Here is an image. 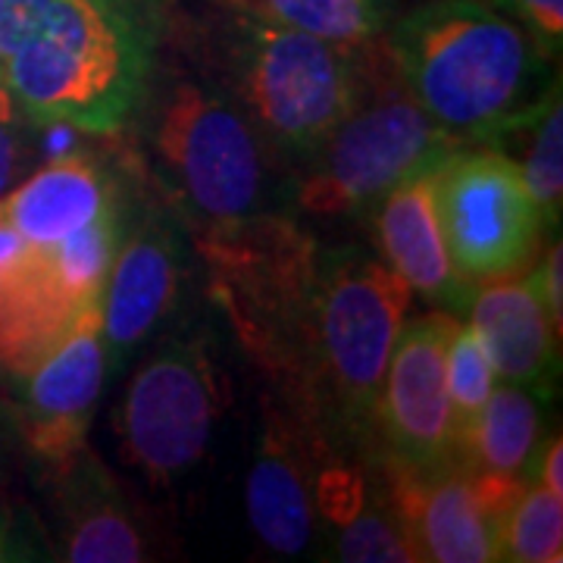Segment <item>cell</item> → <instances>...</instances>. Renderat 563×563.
Instances as JSON below:
<instances>
[{
  "instance_id": "1",
  "label": "cell",
  "mask_w": 563,
  "mask_h": 563,
  "mask_svg": "<svg viewBox=\"0 0 563 563\" xmlns=\"http://www.w3.org/2000/svg\"><path fill=\"white\" fill-rule=\"evenodd\" d=\"M163 0H51L3 57V81L38 125L117 135L147 101Z\"/></svg>"
},
{
  "instance_id": "2",
  "label": "cell",
  "mask_w": 563,
  "mask_h": 563,
  "mask_svg": "<svg viewBox=\"0 0 563 563\" xmlns=\"http://www.w3.org/2000/svg\"><path fill=\"white\" fill-rule=\"evenodd\" d=\"M388 60L410 98L451 135L485 144L554 85L548 54L483 0H429L391 25Z\"/></svg>"
},
{
  "instance_id": "3",
  "label": "cell",
  "mask_w": 563,
  "mask_h": 563,
  "mask_svg": "<svg viewBox=\"0 0 563 563\" xmlns=\"http://www.w3.org/2000/svg\"><path fill=\"white\" fill-rule=\"evenodd\" d=\"M410 298V285L385 261L357 247L317 251L310 422L332 444H376L385 369Z\"/></svg>"
},
{
  "instance_id": "4",
  "label": "cell",
  "mask_w": 563,
  "mask_h": 563,
  "mask_svg": "<svg viewBox=\"0 0 563 563\" xmlns=\"http://www.w3.org/2000/svg\"><path fill=\"white\" fill-rule=\"evenodd\" d=\"M369 51L239 13L222 32V79L266 147L307 163L361 98Z\"/></svg>"
},
{
  "instance_id": "5",
  "label": "cell",
  "mask_w": 563,
  "mask_h": 563,
  "mask_svg": "<svg viewBox=\"0 0 563 563\" xmlns=\"http://www.w3.org/2000/svg\"><path fill=\"white\" fill-rule=\"evenodd\" d=\"M213 295L247 347L310 420L317 244L295 222L254 217L201 235Z\"/></svg>"
},
{
  "instance_id": "6",
  "label": "cell",
  "mask_w": 563,
  "mask_h": 563,
  "mask_svg": "<svg viewBox=\"0 0 563 563\" xmlns=\"http://www.w3.org/2000/svg\"><path fill=\"white\" fill-rule=\"evenodd\" d=\"M470 141L451 135L410 98L404 81L376 85L366 63L361 98L307 161L295 203L313 217L373 210L401 181L432 173Z\"/></svg>"
},
{
  "instance_id": "7",
  "label": "cell",
  "mask_w": 563,
  "mask_h": 563,
  "mask_svg": "<svg viewBox=\"0 0 563 563\" xmlns=\"http://www.w3.org/2000/svg\"><path fill=\"white\" fill-rule=\"evenodd\" d=\"M151 151L169 198L203 232L263 213V141L242 110L207 81L166 85L154 110Z\"/></svg>"
},
{
  "instance_id": "8",
  "label": "cell",
  "mask_w": 563,
  "mask_h": 563,
  "mask_svg": "<svg viewBox=\"0 0 563 563\" xmlns=\"http://www.w3.org/2000/svg\"><path fill=\"white\" fill-rule=\"evenodd\" d=\"M432 203L451 263L473 288L529 273L548 235L520 166L495 147L463 144L439 163Z\"/></svg>"
},
{
  "instance_id": "9",
  "label": "cell",
  "mask_w": 563,
  "mask_h": 563,
  "mask_svg": "<svg viewBox=\"0 0 563 563\" xmlns=\"http://www.w3.org/2000/svg\"><path fill=\"white\" fill-rule=\"evenodd\" d=\"M222 379L198 335L169 339L141 363L117 407L122 457L151 485H176L210 451Z\"/></svg>"
},
{
  "instance_id": "10",
  "label": "cell",
  "mask_w": 563,
  "mask_h": 563,
  "mask_svg": "<svg viewBox=\"0 0 563 563\" xmlns=\"http://www.w3.org/2000/svg\"><path fill=\"white\" fill-rule=\"evenodd\" d=\"M457 322L448 310L404 320L376 410V451L385 466L407 473L457 466L444 363Z\"/></svg>"
},
{
  "instance_id": "11",
  "label": "cell",
  "mask_w": 563,
  "mask_h": 563,
  "mask_svg": "<svg viewBox=\"0 0 563 563\" xmlns=\"http://www.w3.org/2000/svg\"><path fill=\"white\" fill-rule=\"evenodd\" d=\"M322 429L301 413L266 410L261 448L247 470L244 504L257 542L279 558H303L320 544L313 473Z\"/></svg>"
},
{
  "instance_id": "12",
  "label": "cell",
  "mask_w": 563,
  "mask_h": 563,
  "mask_svg": "<svg viewBox=\"0 0 563 563\" xmlns=\"http://www.w3.org/2000/svg\"><path fill=\"white\" fill-rule=\"evenodd\" d=\"M110 376L98 303L81 313L73 332L22 376V435L51 470L88 444V426Z\"/></svg>"
},
{
  "instance_id": "13",
  "label": "cell",
  "mask_w": 563,
  "mask_h": 563,
  "mask_svg": "<svg viewBox=\"0 0 563 563\" xmlns=\"http://www.w3.org/2000/svg\"><path fill=\"white\" fill-rule=\"evenodd\" d=\"M179 285V232L163 210H147L135 229L122 232L98 301L110 373L161 329L176 307Z\"/></svg>"
},
{
  "instance_id": "14",
  "label": "cell",
  "mask_w": 563,
  "mask_h": 563,
  "mask_svg": "<svg viewBox=\"0 0 563 563\" xmlns=\"http://www.w3.org/2000/svg\"><path fill=\"white\" fill-rule=\"evenodd\" d=\"M313 498L325 558L342 563H417L388 495L385 473L361 457H347L342 444L322 439Z\"/></svg>"
},
{
  "instance_id": "15",
  "label": "cell",
  "mask_w": 563,
  "mask_h": 563,
  "mask_svg": "<svg viewBox=\"0 0 563 563\" xmlns=\"http://www.w3.org/2000/svg\"><path fill=\"white\" fill-rule=\"evenodd\" d=\"M383 473L417 561H498V536L473 473L461 466H448L439 473H407L385 463Z\"/></svg>"
},
{
  "instance_id": "16",
  "label": "cell",
  "mask_w": 563,
  "mask_h": 563,
  "mask_svg": "<svg viewBox=\"0 0 563 563\" xmlns=\"http://www.w3.org/2000/svg\"><path fill=\"white\" fill-rule=\"evenodd\" d=\"M501 383L551 398L561 373V329L548 317L529 276L483 282L466 322Z\"/></svg>"
},
{
  "instance_id": "17",
  "label": "cell",
  "mask_w": 563,
  "mask_h": 563,
  "mask_svg": "<svg viewBox=\"0 0 563 563\" xmlns=\"http://www.w3.org/2000/svg\"><path fill=\"white\" fill-rule=\"evenodd\" d=\"M54 476L60 498L63 561L141 563L154 558L139 510L88 444L57 463Z\"/></svg>"
},
{
  "instance_id": "18",
  "label": "cell",
  "mask_w": 563,
  "mask_h": 563,
  "mask_svg": "<svg viewBox=\"0 0 563 563\" xmlns=\"http://www.w3.org/2000/svg\"><path fill=\"white\" fill-rule=\"evenodd\" d=\"M95 303L79 301L54 273L44 247L0 269V369L22 379L73 332Z\"/></svg>"
},
{
  "instance_id": "19",
  "label": "cell",
  "mask_w": 563,
  "mask_h": 563,
  "mask_svg": "<svg viewBox=\"0 0 563 563\" xmlns=\"http://www.w3.org/2000/svg\"><path fill=\"white\" fill-rule=\"evenodd\" d=\"M373 210L383 261L410 285V291L439 307L463 310L473 285L461 279L444 247L432 203V173L395 185Z\"/></svg>"
},
{
  "instance_id": "20",
  "label": "cell",
  "mask_w": 563,
  "mask_h": 563,
  "mask_svg": "<svg viewBox=\"0 0 563 563\" xmlns=\"http://www.w3.org/2000/svg\"><path fill=\"white\" fill-rule=\"evenodd\" d=\"M117 201L103 169L88 154H60L0 201V213L32 247H51Z\"/></svg>"
},
{
  "instance_id": "21",
  "label": "cell",
  "mask_w": 563,
  "mask_h": 563,
  "mask_svg": "<svg viewBox=\"0 0 563 563\" xmlns=\"http://www.w3.org/2000/svg\"><path fill=\"white\" fill-rule=\"evenodd\" d=\"M544 401L548 398L526 385L495 383L479 420L463 439L457 466L466 473L532 483L544 442Z\"/></svg>"
},
{
  "instance_id": "22",
  "label": "cell",
  "mask_w": 563,
  "mask_h": 563,
  "mask_svg": "<svg viewBox=\"0 0 563 563\" xmlns=\"http://www.w3.org/2000/svg\"><path fill=\"white\" fill-rule=\"evenodd\" d=\"M517 141L520 154H507L520 166L526 188L532 201L539 203L548 229H558L563 207V103L561 79L542 95V101L532 103L523 117L501 129L488 144Z\"/></svg>"
},
{
  "instance_id": "23",
  "label": "cell",
  "mask_w": 563,
  "mask_h": 563,
  "mask_svg": "<svg viewBox=\"0 0 563 563\" xmlns=\"http://www.w3.org/2000/svg\"><path fill=\"white\" fill-rule=\"evenodd\" d=\"M225 7L279 22L344 47H369L385 35L383 0H222Z\"/></svg>"
},
{
  "instance_id": "24",
  "label": "cell",
  "mask_w": 563,
  "mask_h": 563,
  "mask_svg": "<svg viewBox=\"0 0 563 563\" xmlns=\"http://www.w3.org/2000/svg\"><path fill=\"white\" fill-rule=\"evenodd\" d=\"M122 203L113 201L103 213H98L81 229L63 235L60 242L44 247L54 273L60 276L63 285L85 303L101 301V288L107 273L113 266L117 247L122 242Z\"/></svg>"
},
{
  "instance_id": "25",
  "label": "cell",
  "mask_w": 563,
  "mask_h": 563,
  "mask_svg": "<svg viewBox=\"0 0 563 563\" xmlns=\"http://www.w3.org/2000/svg\"><path fill=\"white\" fill-rule=\"evenodd\" d=\"M498 561L561 563L563 561V498L542 483L526 485L510 507L498 539Z\"/></svg>"
},
{
  "instance_id": "26",
  "label": "cell",
  "mask_w": 563,
  "mask_h": 563,
  "mask_svg": "<svg viewBox=\"0 0 563 563\" xmlns=\"http://www.w3.org/2000/svg\"><path fill=\"white\" fill-rule=\"evenodd\" d=\"M448 401H451V426H454V448L461 457L463 439L470 435L473 422L479 420L492 388L498 383L492 363L485 357L476 332L457 322L451 342H448Z\"/></svg>"
},
{
  "instance_id": "27",
  "label": "cell",
  "mask_w": 563,
  "mask_h": 563,
  "mask_svg": "<svg viewBox=\"0 0 563 563\" xmlns=\"http://www.w3.org/2000/svg\"><path fill=\"white\" fill-rule=\"evenodd\" d=\"M38 132V122L25 113L10 85L0 79V201L32 173Z\"/></svg>"
},
{
  "instance_id": "28",
  "label": "cell",
  "mask_w": 563,
  "mask_h": 563,
  "mask_svg": "<svg viewBox=\"0 0 563 563\" xmlns=\"http://www.w3.org/2000/svg\"><path fill=\"white\" fill-rule=\"evenodd\" d=\"M529 282L539 295V301L548 310V317L554 320V325L563 332V247L561 239L548 244L542 251V261H536L529 266Z\"/></svg>"
},
{
  "instance_id": "29",
  "label": "cell",
  "mask_w": 563,
  "mask_h": 563,
  "mask_svg": "<svg viewBox=\"0 0 563 563\" xmlns=\"http://www.w3.org/2000/svg\"><path fill=\"white\" fill-rule=\"evenodd\" d=\"M526 20V29L536 35L548 57L561 54L563 41V0H510Z\"/></svg>"
},
{
  "instance_id": "30",
  "label": "cell",
  "mask_w": 563,
  "mask_h": 563,
  "mask_svg": "<svg viewBox=\"0 0 563 563\" xmlns=\"http://www.w3.org/2000/svg\"><path fill=\"white\" fill-rule=\"evenodd\" d=\"M51 0H0V57L13 54Z\"/></svg>"
},
{
  "instance_id": "31",
  "label": "cell",
  "mask_w": 563,
  "mask_h": 563,
  "mask_svg": "<svg viewBox=\"0 0 563 563\" xmlns=\"http://www.w3.org/2000/svg\"><path fill=\"white\" fill-rule=\"evenodd\" d=\"M44 544L29 539V529L7 510H0V561H38Z\"/></svg>"
},
{
  "instance_id": "32",
  "label": "cell",
  "mask_w": 563,
  "mask_h": 563,
  "mask_svg": "<svg viewBox=\"0 0 563 563\" xmlns=\"http://www.w3.org/2000/svg\"><path fill=\"white\" fill-rule=\"evenodd\" d=\"M536 483L551 488L554 495L563 498V442L554 432L551 439H544L539 448V461H536Z\"/></svg>"
},
{
  "instance_id": "33",
  "label": "cell",
  "mask_w": 563,
  "mask_h": 563,
  "mask_svg": "<svg viewBox=\"0 0 563 563\" xmlns=\"http://www.w3.org/2000/svg\"><path fill=\"white\" fill-rule=\"evenodd\" d=\"M0 79H3V57H0Z\"/></svg>"
}]
</instances>
